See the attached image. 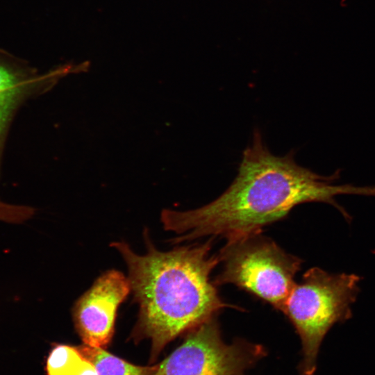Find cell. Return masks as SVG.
Masks as SVG:
<instances>
[{"instance_id":"obj_1","label":"cell","mask_w":375,"mask_h":375,"mask_svg":"<svg viewBox=\"0 0 375 375\" xmlns=\"http://www.w3.org/2000/svg\"><path fill=\"white\" fill-rule=\"evenodd\" d=\"M331 179L297 164L293 151L283 156L273 154L260 131L255 129L236 177L221 195L196 209L164 210L161 222L165 230L181 235L172 240L174 243L210 235L228 240L261 233L263 227L283 219L301 203H328L349 218L335 196H375V187L335 185Z\"/></svg>"},{"instance_id":"obj_8","label":"cell","mask_w":375,"mask_h":375,"mask_svg":"<svg viewBox=\"0 0 375 375\" xmlns=\"http://www.w3.org/2000/svg\"><path fill=\"white\" fill-rule=\"evenodd\" d=\"M78 348L95 366L98 375H154L157 369V365L141 367L131 364L102 348L86 344Z\"/></svg>"},{"instance_id":"obj_4","label":"cell","mask_w":375,"mask_h":375,"mask_svg":"<svg viewBox=\"0 0 375 375\" xmlns=\"http://www.w3.org/2000/svg\"><path fill=\"white\" fill-rule=\"evenodd\" d=\"M218 258L222 270L215 285L233 284L281 311L302 263L260 233L226 240Z\"/></svg>"},{"instance_id":"obj_6","label":"cell","mask_w":375,"mask_h":375,"mask_svg":"<svg viewBox=\"0 0 375 375\" xmlns=\"http://www.w3.org/2000/svg\"><path fill=\"white\" fill-rule=\"evenodd\" d=\"M131 290L128 278L112 269L100 276L77 300L73 318L85 344L103 349L109 344L114 333L117 308Z\"/></svg>"},{"instance_id":"obj_7","label":"cell","mask_w":375,"mask_h":375,"mask_svg":"<svg viewBox=\"0 0 375 375\" xmlns=\"http://www.w3.org/2000/svg\"><path fill=\"white\" fill-rule=\"evenodd\" d=\"M37 76L26 63L0 49V169L8 129L21 103L42 81L53 77Z\"/></svg>"},{"instance_id":"obj_2","label":"cell","mask_w":375,"mask_h":375,"mask_svg":"<svg viewBox=\"0 0 375 375\" xmlns=\"http://www.w3.org/2000/svg\"><path fill=\"white\" fill-rule=\"evenodd\" d=\"M147 251L135 253L125 242H113L128 269V280L139 305L133 328L135 340L151 342V360L181 334L188 332L223 308L222 301L210 280L219 263L210 254L212 238L206 242L157 250L144 233Z\"/></svg>"},{"instance_id":"obj_9","label":"cell","mask_w":375,"mask_h":375,"mask_svg":"<svg viewBox=\"0 0 375 375\" xmlns=\"http://www.w3.org/2000/svg\"><path fill=\"white\" fill-rule=\"evenodd\" d=\"M85 358L78 347L57 344L50 351L46 362L47 375H74Z\"/></svg>"},{"instance_id":"obj_5","label":"cell","mask_w":375,"mask_h":375,"mask_svg":"<svg viewBox=\"0 0 375 375\" xmlns=\"http://www.w3.org/2000/svg\"><path fill=\"white\" fill-rule=\"evenodd\" d=\"M215 317L189 331L154 375H246L267 355L263 346L244 339L226 344Z\"/></svg>"},{"instance_id":"obj_10","label":"cell","mask_w":375,"mask_h":375,"mask_svg":"<svg viewBox=\"0 0 375 375\" xmlns=\"http://www.w3.org/2000/svg\"><path fill=\"white\" fill-rule=\"evenodd\" d=\"M74 375H98L95 366L86 358Z\"/></svg>"},{"instance_id":"obj_3","label":"cell","mask_w":375,"mask_h":375,"mask_svg":"<svg viewBox=\"0 0 375 375\" xmlns=\"http://www.w3.org/2000/svg\"><path fill=\"white\" fill-rule=\"evenodd\" d=\"M359 281L354 274H332L312 267L304 273L301 283H295L282 312L301 340V375L315 374L324 337L334 324L351 317Z\"/></svg>"}]
</instances>
